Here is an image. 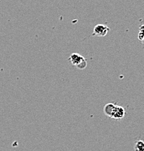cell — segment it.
Wrapping results in <instances>:
<instances>
[{"mask_svg":"<svg viewBox=\"0 0 144 151\" xmlns=\"http://www.w3.org/2000/svg\"><path fill=\"white\" fill-rule=\"evenodd\" d=\"M115 104L114 103H107L106 104L105 106L104 107V113L106 116H109V117L112 118V115H113L114 111H115L116 108Z\"/></svg>","mask_w":144,"mask_h":151,"instance_id":"277c9868","label":"cell"},{"mask_svg":"<svg viewBox=\"0 0 144 151\" xmlns=\"http://www.w3.org/2000/svg\"><path fill=\"white\" fill-rule=\"evenodd\" d=\"M135 151H144V142L143 140H138L135 144Z\"/></svg>","mask_w":144,"mask_h":151,"instance_id":"5b68a950","label":"cell"},{"mask_svg":"<svg viewBox=\"0 0 144 151\" xmlns=\"http://www.w3.org/2000/svg\"><path fill=\"white\" fill-rule=\"evenodd\" d=\"M139 40L141 42H143L144 39V34H143V25L142 24L140 27V31L138 33V36Z\"/></svg>","mask_w":144,"mask_h":151,"instance_id":"8992f818","label":"cell"},{"mask_svg":"<svg viewBox=\"0 0 144 151\" xmlns=\"http://www.w3.org/2000/svg\"><path fill=\"white\" fill-rule=\"evenodd\" d=\"M125 116V109L123 107L120 106V105H116L115 111H114L113 115H112V119L115 120H120V119H123Z\"/></svg>","mask_w":144,"mask_h":151,"instance_id":"7a4b0ae2","label":"cell"},{"mask_svg":"<svg viewBox=\"0 0 144 151\" xmlns=\"http://www.w3.org/2000/svg\"><path fill=\"white\" fill-rule=\"evenodd\" d=\"M86 66H87V60L85 59L81 64H80V65H78L77 66V68H78L81 69V70H83V69H85L86 68Z\"/></svg>","mask_w":144,"mask_h":151,"instance_id":"52a82bcc","label":"cell"},{"mask_svg":"<svg viewBox=\"0 0 144 151\" xmlns=\"http://www.w3.org/2000/svg\"><path fill=\"white\" fill-rule=\"evenodd\" d=\"M85 59L86 58L84 57H83L82 55L76 52L73 53V54H71V55L69 57V60L71 62V63L73 65L76 66L80 65Z\"/></svg>","mask_w":144,"mask_h":151,"instance_id":"3957f363","label":"cell"},{"mask_svg":"<svg viewBox=\"0 0 144 151\" xmlns=\"http://www.w3.org/2000/svg\"><path fill=\"white\" fill-rule=\"evenodd\" d=\"M109 30H110V28L108 27L106 25L98 24L95 26L94 28H93L92 36H93V37H104L107 34V33L109 32Z\"/></svg>","mask_w":144,"mask_h":151,"instance_id":"6da1fadb","label":"cell"}]
</instances>
